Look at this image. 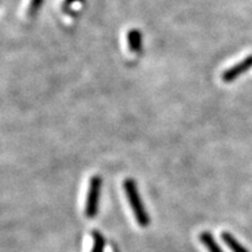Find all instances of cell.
Here are the masks:
<instances>
[{"label":"cell","instance_id":"1","mask_svg":"<svg viewBox=\"0 0 252 252\" xmlns=\"http://www.w3.org/2000/svg\"><path fill=\"white\" fill-rule=\"evenodd\" d=\"M124 190H125L126 197H127L128 203H130L132 212L134 214L135 220H137L138 224L143 226V228L149 225L151 222L150 216L149 214H147L146 209H145L144 203L143 201H141L139 193H138L135 182L132 180V179H126L124 181Z\"/></svg>","mask_w":252,"mask_h":252},{"label":"cell","instance_id":"2","mask_svg":"<svg viewBox=\"0 0 252 252\" xmlns=\"http://www.w3.org/2000/svg\"><path fill=\"white\" fill-rule=\"evenodd\" d=\"M100 186H102V179H100V176H93L90 180L89 190H88L86 202V215L89 219H94L97 215V212H98Z\"/></svg>","mask_w":252,"mask_h":252},{"label":"cell","instance_id":"3","mask_svg":"<svg viewBox=\"0 0 252 252\" xmlns=\"http://www.w3.org/2000/svg\"><path fill=\"white\" fill-rule=\"evenodd\" d=\"M250 68H252V55H249L248 58H245L243 60V61L236 63L235 65H232L231 68H229L228 70L223 72L222 80L224 82L234 81L239 76V75L248 71Z\"/></svg>","mask_w":252,"mask_h":252},{"label":"cell","instance_id":"4","mask_svg":"<svg viewBox=\"0 0 252 252\" xmlns=\"http://www.w3.org/2000/svg\"><path fill=\"white\" fill-rule=\"evenodd\" d=\"M220 238H222V241L224 242L226 247H228L232 252H249L248 249L243 247V245L239 243L237 239L228 231H223L222 234H220Z\"/></svg>","mask_w":252,"mask_h":252},{"label":"cell","instance_id":"5","mask_svg":"<svg viewBox=\"0 0 252 252\" xmlns=\"http://www.w3.org/2000/svg\"><path fill=\"white\" fill-rule=\"evenodd\" d=\"M200 241L202 242V244L208 249L209 252H224L220 249V247L217 244L215 238L213 237V235L209 231H203L200 235Z\"/></svg>","mask_w":252,"mask_h":252},{"label":"cell","instance_id":"6","mask_svg":"<svg viewBox=\"0 0 252 252\" xmlns=\"http://www.w3.org/2000/svg\"><path fill=\"white\" fill-rule=\"evenodd\" d=\"M93 239L94 247L91 252H104V247H105V239L98 231H93Z\"/></svg>","mask_w":252,"mask_h":252},{"label":"cell","instance_id":"7","mask_svg":"<svg viewBox=\"0 0 252 252\" xmlns=\"http://www.w3.org/2000/svg\"><path fill=\"white\" fill-rule=\"evenodd\" d=\"M128 43L132 49H138L140 45V34L137 31H132L128 33Z\"/></svg>","mask_w":252,"mask_h":252},{"label":"cell","instance_id":"8","mask_svg":"<svg viewBox=\"0 0 252 252\" xmlns=\"http://www.w3.org/2000/svg\"><path fill=\"white\" fill-rule=\"evenodd\" d=\"M42 2V0H31L30 1V6H28V13L33 14L34 12L39 8V6Z\"/></svg>","mask_w":252,"mask_h":252}]
</instances>
